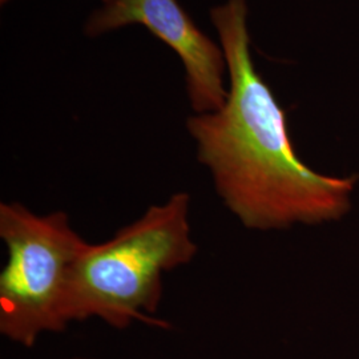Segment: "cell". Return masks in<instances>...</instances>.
Returning <instances> with one entry per match:
<instances>
[{
	"mask_svg": "<svg viewBox=\"0 0 359 359\" xmlns=\"http://www.w3.org/2000/svg\"><path fill=\"white\" fill-rule=\"evenodd\" d=\"M231 88L222 108L187 118L200 164L248 229L280 231L344 217L358 177L325 176L295 152L286 115L252 57L245 0L212 7Z\"/></svg>",
	"mask_w": 359,
	"mask_h": 359,
	"instance_id": "1",
	"label": "cell"
},
{
	"mask_svg": "<svg viewBox=\"0 0 359 359\" xmlns=\"http://www.w3.org/2000/svg\"><path fill=\"white\" fill-rule=\"evenodd\" d=\"M198 252L191 226L189 193H173L100 244H87L68 293L69 322L97 318L127 329L140 322L167 329L154 314L163 299V277L192 262Z\"/></svg>",
	"mask_w": 359,
	"mask_h": 359,
	"instance_id": "2",
	"label": "cell"
},
{
	"mask_svg": "<svg viewBox=\"0 0 359 359\" xmlns=\"http://www.w3.org/2000/svg\"><path fill=\"white\" fill-rule=\"evenodd\" d=\"M0 238L7 250L0 273V334L16 345L35 346L43 334L62 333L71 323L69 286L88 243L63 210L39 215L16 201L0 204Z\"/></svg>",
	"mask_w": 359,
	"mask_h": 359,
	"instance_id": "3",
	"label": "cell"
},
{
	"mask_svg": "<svg viewBox=\"0 0 359 359\" xmlns=\"http://www.w3.org/2000/svg\"><path fill=\"white\" fill-rule=\"evenodd\" d=\"M129 25H142L176 52L185 69V87L196 114L215 112L228 99L221 44L194 25L177 0H112L90 13L84 32L96 38Z\"/></svg>",
	"mask_w": 359,
	"mask_h": 359,
	"instance_id": "4",
	"label": "cell"
},
{
	"mask_svg": "<svg viewBox=\"0 0 359 359\" xmlns=\"http://www.w3.org/2000/svg\"><path fill=\"white\" fill-rule=\"evenodd\" d=\"M104 3H108V1H112V0H103Z\"/></svg>",
	"mask_w": 359,
	"mask_h": 359,
	"instance_id": "5",
	"label": "cell"
},
{
	"mask_svg": "<svg viewBox=\"0 0 359 359\" xmlns=\"http://www.w3.org/2000/svg\"><path fill=\"white\" fill-rule=\"evenodd\" d=\"M67 359H90V358H67Z\"/></svg>",
	"mask_w": 359,
	"mask_h": 359,
	"instance_id": "6",
	"label": "cell"
}]
</instances>
